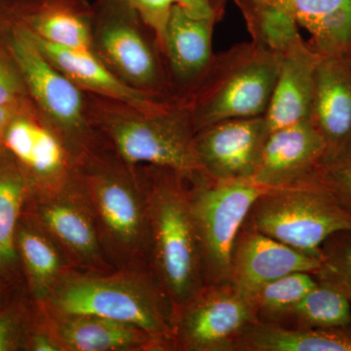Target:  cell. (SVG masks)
I'll list each match as a JSON object with an SVG mask.
<instances>
[{
  "instance_id": "obj_1",
  "label": "cell",
  "mask_w": 351,
  "mask_h": 351,
  "mask_svg": "<svg viewBox=\"0 0 351 351\" xmlns=\"http://www.w3.org/2000/svg\"><path fill=\"white\" fill-rule=\"evenodd\" d=\"M75 181L112 267L151 269L149 215L138 166L104 145L75 163Z\"/></svg>"
},
{
  "instance_id": "obj_2",
  "label": "cell",
  "mask_w": 351,
  "mask_h": 351,
  "mask_svg": "<svg viewBox=\"0 0 351 351\" xmlns=\"http://www.w3.org/2000/svg\"><path fill=\"white\" fill-rule=\"evenodd\" d=\"M87 94L95 130L128 165L167 168L189 180L202 172L195 151L196 130L181 98L154 110Z\"/></svg>"
},
{
  "instance_id": "obj_3",
  "label": "cell",
  "mask_w": 351,
  "mask_h": 351,
  "mask_svg": "<svg viewBox=\"0 0 351 351\" xmlns=\"http://www.w3.org/2000/svg\"><path fill=\"white\" fill-rule=\"evenodd\" d=\"M138 167L149 215V267L175 314L205 286L189 179L167 168Z\"/></svg>"
},
{
  "instance_id": "obj_4",
  "label": "cell",
  "mask_w": 351,
  "mask_h": 351,
  "mask_svg": "<svg viewBox=\"0 0 351 351\" xmlns=\"http://www.w3.org/2000/svg\"><path fill=\"white\" fill-rule=\"evenodd\" d=\"M38 306L46 313L97 316L134 325L172 350L174 308L151 269L113 274L69 270Z\"/></svg>"
},
{
  "instance_id": "obj_5",
  "label": "cell",
  "mask_w": 351,
  "mask_h": 351,
  "mask_svg": "<svg viewBox=\"0 0 351 351\" xmlns=\"http://www.w3.org/2000/svg\"><path fill=\"white\" fill-rule=\"evenodd\" d=\"M280 63V55L253 41L215 56L198 86L181 98L196 132L226 120L263 117Z\"/></svg>"
},
{
  "instance_id": "obj_6",
  "label": "cell",
  "mask_w": 351,
  "mask_h": 351,
  "mask_svg": "<svg viewBox=\"0 0 351 351\" xmlns=\"http://www.w3.org/2000/svg\"><path fill=\"white\" fill-rule=\"evenodd\" d=\"M245 223L298 250L320 254L328 237L351 230V210L314 173L297 184L267 189Z\"/></svg>"
},
{
  "instance_id": "obj_7",
  "label": "cell",
  "mask_w": 351,
  "mask_h": 351,
  "mask_svg": "<svg viewBox=\"0 0 351 351\" xmlns=\"http://www.w3.org/2000/svg\"><path fill=\"white\" fill-rule=\"evenodd\" d=\"M8 44L32 104L63 140L75 163L103 147L90 120L86 92L51 63L24 25L13 32Z\"/></svg>"
},
{
  "instance_id": "obj_8",
  "label": "cell",
  "mask_w": 351,
  "mask_h": 351,
  "mask_svg": "<svg viewBox=\"0 0 351 351\" xmlns=\"http://www.w3.org/2000/svg\"><path fill=\"white\" fill-rule=\"evenodd\" d=\"M91 50L127 84L165 97L171 89L162 53L129 0H95Z\"/></svg>"
},
{
  "instance_id": "obj_9",
  "label": "cell",
  "mask_w": 351,
  "mask_h": 351,
  "mask_svg": "<svg viewBox=\"0 0 351 351\" xmlns=\"http://www.w3.org/2000/svg\"><path fill=\"white\" fill-rule=\"evenodd\" d=\"M267 189L252 181L212 179L203 172L189 180L204 285L230 281L235 239L254 203Z\"/></svg>"
},
{
  "instance_id": "obj_10",
  "label": "cell",
  "mask_w": 351,
  "mask_h": 351,
  "mask_svg": "<svg viewBox=\"0 0 351 351\" xmlns=\"http://www.w3.org/2000/svg\"><path fill=\"white\" fill-rule=\"evenodd\" d=\"M257 322L251 300L232 282L205 285L176 311L172 350L233 351Z\"/></svg>"
},
{
  "instance_id": "obj_11",
  "label": "cell",
  "mask_w": 351,
  "mask_h": 351,
  "mask_svg": "<svg viewBox=\"0 0 351 351\" xmlns=\"http://www.w3.org/2000/svg\"><path fill=\"white\" fill-rule=\"evenodd\" d=\"M24 213L54 240L69 265L93 274L110 272L113 267L75 177L68 186L58 191H32Z\"/></svg>"
},
{
  "instance_id": "obj_12",
  "label": "cell",
  "mask_w": 351,
  "mask_h": 351,
  "mask_svg": "<svg viewBox=\"0 0 351 351\" xmlns=\"http://www.w3.org/2000/svg\"><path fill=\"white\" fill-rule=\"evenodd\" d=\"M4 149L24 172L32 191H58L75 177V163L68 147L34 106L13 115Z\"/></svg>"
},
{
  "instance_id": "obj_13",
  "label": "cell",
  "mask_w": 351,
  "mask_h": 351,
  "mask_svg": "<svg viewBox=\"0 0 351 351\" xmlns=\"http://www.w3.org/2000/svg\"><path fill=\"white\" fill-rule=\"evenodd\" d=\"M269 135L265 117L226 120L196 132L200 169L221 181H251Z\"/></svg>"
},
{
  "instance_id": "obj_14",
  "label": "cell",
  "mask_w": 351,
  "mask_h": 351,
  "mask_svg": "<svg viewBox=\"0 0 351 351\" xmlns=\"http://www.w3.org/2000/svg\"><path fill=\"white\" fill-rule=\"evenodd\" d=\"M320 254L298 250L243 223L230 260V282L250 299L258 289L293 272L317 271Z\"/></svg>"
},
{
  "instance_id": "obj_15",
  "label": "cell",
  "mask_w": 351,
  "mask_h": 351,
  "mask_svg": "<svg viewBox=\"0 0 351 351\" xmlns=\"http://www.w3.org/2000/svg\"><path fill=\"white\" fill-rule=\"evenodd\" d=\"M311 121L325 145L322 165L351 158V60L320 57Z\"/></svg>"
},
{
  "instance_id": "obj_16",
  "label": "cell",
  "mask_w": 351,
  "mask_h": 351,
  "mask_svg": "<svg viewBox=\"0 0 351 351\" xmlns=\"http://www.w3.org/2000/svg\"><path fill=\"white\" fill-rule=\"evenodd\" d=\"M325 145L309 120L270 132L251 181L267 189L291 186L322 165Z\"/></svg>"
},
{
  "instance_id": "obj_17",
  "label": "cell",
  "mask_w": 351,
  "mask_h": 351,
  "mask_svg": "<svg viewBox=\"0 0 351 351\" xmlns=\"http://www.w3.org/2000/svg\"><path fill=\"white\" fill-rule=\"evenodd\" d=\"M215 22L191 17L173 5L166 27L163 58L176 97L182 98L191 93L213 63Z\"/></svg>"
},
{
  "instance_id": "obj_18",
  "label": "cell",
  "mask_w": 351,
  "mask_h": 351,
  "mask_svg": "<svg viewBox=\"0 0 351 351\" xmlns=\"http://www.w3.org/2000/svg\"><path fill=\"white\" fill-rule=\"evenodd\" d=\"M32 38L51 63L86 93L144 110L164 107L178 99L147 93L130 86L113 73L91 49L63 47L34 36Z\"/></svg>"
},
{
  "instance_id": "obj_19",
  "label": "cell",
  "mask_w": 351,
  "mask_h": 351,
  "mask_svg": "<svg viewBox=\"0 0 351 351\" xmlns=\"http://www.w3.org/2000/svg\"><path fill=\"white\" fill-rule=\"evenodd\" d=\"M39 311L64 351L166 350L158 339L134 325L97 316Z\"/></svg>"
},
{
  "instance_id": "obj_20",
  "label": "cell",
  "mask_w": 351,
  "mask_h": 351,
  "mask_svg": "<svg viewBox=\"0 0 351 351\" xmlns=\"http://www.w3.org/2000/svg\"><path fill=\"white\" fill-rule=\"evenodd\" d=\"M318 55L302 38L281 56L267 112L269 133L311 119Z\"/></svg>"
},
{
  "instance_id": "obj_21",
  "label": "cell",
  "mask_w": 351,
  "mask_h": 351,
  "mask_svg": "<svg viewBox=\"0 0 351 351\" xmlns=\"http://www.w3.org/2000/svg\"><path fill=\"white\" fill-rule=\"evenodd\" d=\"M93 19L89 0H36L23 25L46 43L91 49Z\"/></svg>"
},
{
  "instance_id": "obj_22",
  "label": "cell",
  "mask_w": 351,
  "mask_h": 351,
  "mask_svg": "<svg viewBox=\"0 0 351 351\" xmlns=\"http://www.w3.org/2000/svg\"><path fill=\"white\" fill-rule=\"evenodd\" d=\"M16 249L29 292L36 304H43L69 271L68 261L54 240L24 212L16 232Z\"/></svg>"
},
{
  "instance_id": "obj_23",
  "label": "cell",
  "mask_w": 351,
  "mask_h": 351,
  "mask_svg": "<svg viewBox=\"0 0 351 351\" xmlns=\"http://www.w3.org/2000/svg\"><path fill=\"white\" fill-rule=\"evenodd\" d=\"M233 351H351V324L336 328H291L257 322Z\"/></svg>"
},
{
  "instance_id": "obj_24",
  "label": "cell",
  "mask_w": 351,
  "mask_h": 351,
  "mask_svg": "<svg viewBox=\"0 0 351 351\" xmlns=\"http://www.w3.org/2000/svg\"><path fill=\"white\" fill-rule=\"evenodd\" d=\"M298 25L322 57L351 58V0H294Z\"/></svg>"
},
{
  "instance_id": "obj_25",
  "label": "cell",
  "mask_w": 351,
  "mask_h": 351,
  "mask_svg": "<svg viewBox=\"0 0 351 351\" xmlns=\"http://www.w3.org/2000/svg\"><path fill=\"white\" fill-rule=\"evenodd\" d=\"M32 191L31 182L4 149L0 154V272L7 276L21 265L16 232Z\"/></svg>"
},
{
  "instance_id": "obj_26",
  "label": "cell",
  "mask_w": 351,
  "mask_h": 351,
  "mask_svg": "<svg viewBox=\"0 0 351 351\" xmlns=\"http://www.w3.org/2000/svg\"><path fill=\"white\" fill-rule=\"evenodd\" d=\"M350 324V300L331 284L317 279V284L276 325L314 329Z\"/></svg>"
},
{
  "instance_id": "obj_27",
  "label": "cell",
  "mask_w": 351,
  "mask_h": 351,
  "mask_svg": "<svg viewBox=\"0 0 351 351\" xmlns=\"http://www.w3.org/2000/svg\"><path fill=\"white\" fill-rule=\"evenodd\" d=\"M239 5L252 41L282 56L302 38L294 13L280 6L234 0Z\"/></svg>"
},
{
  "instance_id": "obj_28",
  "label": "cell",
  "mask_w": 351,
  "mask_h": 351,
  "mask_svg": "<svg viewBox=\"0 0 351 351\" xmlns=\"http://www.w3.org/2000/svg\"><path fill=\"white\" fill-rule=\"evenodd\" d=\"M317 284L311 272H293L258 289L250 298L258 322L277 324Z\"/></svg>"
},
{
  "instance_id": "obj_29",
  "label": "cell",
  "mask_w": 351,
  "mask_h": 351,
  "mask_svg": "<svg viewBox=\"0 0 351 351\" xmlns=\"http://www.w3.org/2000/svg\"><path fill=\"white\" fill-rule=\"evenodd\" d=\"M320 258L314 276L338 289L351 302V230L328 237L321 245Z\"/></svg>"
},
{
  "instance_id": "obj_30",
  "label": "cell",
  "mask_w": 351,
  "mask_h": 351,
  "mask_svg": "<svg viewBox=\"0 0 351 351\" xmlns=\"http://www.w3.org/2000/svg\"><path fill=\"white\" fill-rule=\"evenodd\" d=\"M0 106L14 112H22L34 106L24 75L8 40L0 41Z\"/></svg>"
},
{
  "instance_id": "obj_31",
  "label": "cell",
  "mask_w": 351,
  "mask_h": 351,
  "mask_svg": "<svg viewBox=\"0 0 351 351\" xmlns=\"http://www.w3.org/2000/svg\"><path fill=\"white\" fill-rule=\"evenodd\" d=\"M141 19L154 34L159 50L162 53L166 27L172 11V0H129Z\"/></svg>"
},
{
  "instance_id": "obj_32",
  "label": "cell",
  "mask_w": 351,
  "mask_h": 351,
  "mask_svg": "<svg viewBox=\"0 0 351 351\" xmlns=\"http://www.w3.org/2000/svg\"><path fill=\"white\" fill-rule=\"evenodd\" d=\"M29 316L19 304L0 311V351L23 350Z\"/></svg>"
},
{
  "instance_id": "obj_33",
  "label": "cell",
  "mask_w": 351,
  "mask_h": 351,
  "mask_svg": "<svg viewBox=\"0 0 351 351\" xmlns=\"http://www.w3.org/2000/svg\"><path fill=\"white\" fill-rule=\"evenodd\" d=\"M315 176L343 205L351 210V158L320 166Z\"/></svg>"
},
{
  "instance_id": "obj_34",
  "label": "cell",
  "mask_w": 351,
  "mask_h": 351,
  "mask_svg": "<svg viewBox=\"0 0 351 351\" xmlns=\"http://www.w3.org/2000/svg\"><path fill=\"white\" fill-rule=\"evenodd\" d=\"M36 0H0V41H7L32 12Z\"/></svg>"
},
{
  "instance_id": "obj_35",
  "label": "cell",
  "mask_w": 351,
  "mask_h": 351,
  "mask_svg": "<svg viewBox=\"0 0 351 351\" xmlns=\"http://www.w3.org/2000/svg\"><path fill=\"white\" fill-rule=\"evenodd\" d=\"M174 5L182 9L184 12L197 19H218L219 13L215 8L212 0H172Z\"/></svg>"
},
{
  "instance_id": "obj_36",
  "label": "cell",
  "mask_w": 351,
  "mask_h": 351,
  "mask_svg": "<svg viewBox=\"0 0 351 351\" xmlns=\"http://www.w3.org/2000/svg\"><path fill=\"white\" fill-rule=\"evenodd\" d=\"M15 113L13 110L0 106V154L4 151V138H5L7 128Z\"/></svg>"
},
{
  "instance_id": "obj_37",
  "label": "cell",
  "mask_w": 351,
  "mask_h": 351,
  "mask_svg": "<svg viewBox=\"0 0 351 351\" xmlns=\"http://www.w3.org/2000/svg\"><path fill=\"white\" fill-rule=\"evenodd\" d=\"M217 12H219L221 4L225 0H212ZM247 1L256 2V3L270 4V5L281 6V0H247ZM283 8V7H282Z\"/></svg>"
},
{
  "instance_id": "obj_38",
  "label": "cell",
  "mask_w": 351,
  "mask_h": 351,
  "mask_svg": "<svg viewBox=\"0 0 351 351\" xmlns=\"http://www.w3.org/2000/svg\"><path fill=\"white\" fill-rule=\"evenodd\" d=\"M7 276L0 272V300H1L2 295L5 292L7 287Z\"/></svg>"
},
{
  "instance_id": "obj_39",
  "label": "cell",
  "mask_w": 351,
  "mask_h": 351,
  "mask_svg": "<svg viewBox=\"0 0 351 351\" xmlns=\"http://www.w3.org/2000/svg\"><path fill=\"white\" fill-rule=\"evenodd\" d=\"M281 6L286 10L294 13V0H281Z\"/></svg>"
},
{
  "instance_id": "obj_40",
  "label": "cell",
  "mask_w": 351,
  "mask_h": 351,
  "mask_svg": "<svg viewBox=\"0 0 351 351\" xmlns=\"http://www.w3.org/2000/svg\"><path fill=\"white\" fill-rule=\"evenodd\" d=\"M350 60H351V58H350Z\"/></svg>"
}]
</instances>
